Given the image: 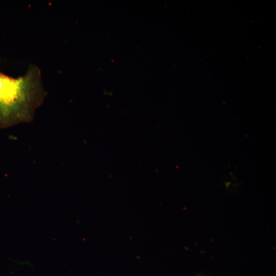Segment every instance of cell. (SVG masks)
I'll use <instances>...</instances> for the list:
<instances>
[{"label":"cell","instance_id":"6da1fadb","mask_svg":"<svg viewBox=\"0 0 276 276\" xmlns=\"http://www.w3.org/2000/svg\"><path fill=\"white\" fill-rule=\"evenodd\" d=\"M47 95L37 65H30L25 74L17 78L0 71V128L31 122Z\"/></svg>","mask_w":276,"mask_h":276}]
</instances>
